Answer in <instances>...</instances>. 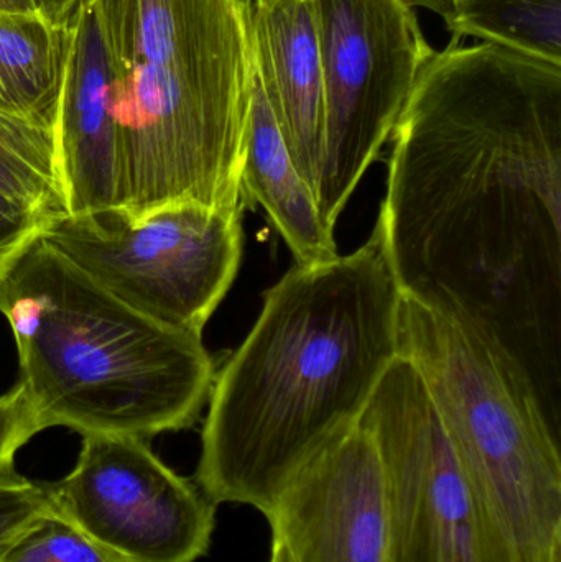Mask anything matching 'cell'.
Masks as SVG:
<instances>
[{
    "label": "cell",
    "instance_id": "9c48e42d",
    "mask_svg": "<svg viewBox=\"0 0 561 562\" xmlns=\"http://www.w3.org/2000/svg\"><path fill=\"white\" fill-rule=\"evenodd\" d=\"M45 487L49 507L124 562H197L216 508L197 482L134 436L85 435L75 469Z\"/></svg>",
    "mask_w": 561,
    "mask_h": 562
},
{
    "label": "cell",
    "instance_id": "2e32d148",
    "mask_svg": "<svg viewBox=\"0 0 561 562\" xmlns=\"http://www.w3.org/2000/svg\"><path fill=\"white\" fill-rule=\"evenodd\" d=\"M451 38H480L561 65V0H448Z\"/></svg>",
    "mask_w": 561,
    "mask_h": 562
},
{
    "label": "cell",
    "instance_id": "6da1fadb",
    "mask_svg": "<svg viewBox=\"0 0 561 562\" xmlns=\"http://www.w3.org/2000/svg\"><path fill=\"white\" fill-rule=\"evenodd\" d=\"M391 140L375 229L399 290L506 356L561 431V65L451 38Z\"/></svg>",
    "mask_w": 561,
    "mask_h": 562
},
{
    "label": "cell",
    "instance_id": "8992f818",
    "mask_svg": "<svg viewBox=\"0 0 561 562\" xmlns=\"http://www.w3.org/2000/svg\"><path fill=\"white\" fill-rule=\"evenodd\" d=\"M243 213L178 204L138 221L121 210L66 214L42 239L122 303L203 337L239 272Z\"/></svg>",
    "mask_w": 561,
    "mask_h": 562
},
{
    "label": "cell",
    "instance_id": "9a60e30c",
    "mask_svg": "<svg viewBox=\"0 0 561 562\" xmlns=\"http://www.w3.org/2000/svg\"><path fill=\"white\" fill-rule=\"evenodd\" d=\"M0 194L52 217L68 214L56 125L0 105Z\"/></svg>",
    "mask_w": 561,
    "mask_h": 562
},
{
    "label": "cell",
    "instance_id": "7a4b0ae2",
    "mask_svg": "<svg viewBox=\"0 0 561 562\" xmlns=\"http://www.w3.org/2000/svg\"><path fill=\"white\" fill-rule=\"evenodd\" d=\"M402 293L378 229L349 256L295 266L263 293L214 373L194 482L266 517L290 481L358 425L399 356Z\"/></svg>",
    "mask_w": 561,
    "mask_h": 562
},
{
    "label": "cell",
    "instance_id": "ba28073f",
    "mask_svg": "<svg viewBox=\"0 0 561 562\" xmlns=\"http://www.w3.org/2000/svg\"><path fill=\"white\" fill-rule=\"evenodd\" d=\"M359 423L384 469L391 562H494L467 475L407 359L389 366Z\"/></svg>",
    "mask_w": 561,
    "mask_h": 562
},
{
    "label": "cell",
    "instance_id": "ac0fdd59",
    "mask_svg": "<svg viewBox=\"0 0 561 562\" xmlns=\"http://www.w3.org/2000/svg\"><path fill=\"white\" fill-rule=\"evenodd\" d=\"M56 217L0 194V280L42 239Z\"/></svg>",
    "mask_w": 561,
    "mask_h": 562
},
{
    "label": "cell",
    "instance_id": "5bb4252c",
    "mask_svg": "<svg viewBox=\"0 0 561 562\" xmlns=\"http://www.w3.org/2000/svg\"><path fill=\"white\" fill-rule=\"evenodd\" d=\"M65 43L42 12H0V105L56 125Z\"/></svg>",
    "mask_w": 561,
    "mask_h": 562
},
{
    "label": "cell",
    "instance_id": "d6986e66",
    "mask_svg": "<svg viewBox=\"0 0 561 562\" xmlns=\"http://www.w3.org/2000/svg\"><path fill=\"white\" fill-rule=\"evenodd\" d=\"M38 432L25 390L16 383L0 396V482L25 479L16 472V452Z\"/></svg>",
    "mask_w": 561,
    "mask_h": 562
},
{
    "label": "cell",
    "instance_id": "603a6c76",
    "mask_svg": "<svg viewBox=\"0 0 561 562\" xmlns=\"http://www.w3.org/2000/svg\"><path fill=\"white\" fill-rule=\"evenodd\" d=\"M269 562H292L285 544L277 537H272V544H270Z\"/></svg>",
    "mask_w": 561,
    "mask_h": 562
},
{
    "label": "cell",
    "instance_id": "ffe728a7",
    "mask_svg": "<svg viewBox=\"0 0 561 562\" xmlns=\"http://www.w3.org/2000/svg\"><path fill=\"white\" fill-rule=\"evenodd\" d=\"M49 510L42 484H33L29 479L0 482V558L26 528Z\"/></svg>",
    "mask_w": 561,
    "mask_h": 562
},
{
    "label": "cell",
    "instance_id": "7402d4cb",
    "mask_svg": "<svg viewBox=\"0 0 561 562\" xmlns=\"http://www.w3.org/2000/svg\"><path fill=\"white\" fill-rule=\"evenodd\" d=\"M0 12H40L35 0H0Z\"/></svg>",
    "mask_w": 561,
    "mask_h": 562
},
{
    "label": "cell",
    "instance_id": "52a82bcc",
    "mask_svg": "<svg viewBox=\"0 0 561 562\" xmlns=\"http://www.w3.org/2000/svg\"><path fill=\"white\" fill-rule=\"evenodd\" d=\"M325 91L316 201L335 227L434 48L408 0H315Z\"/></svg>",
    "mask_w": 561,
    "mask_h": 562
},
{
    "label": "cell",
    "instance_id": "5b68a950",
    "mask_svg": "<svg viewBox=\"0 0 561 562\" xmlns=\"http://www.w3.org/2000/svg\"><path fill=\"white\" fill-rule=\"evenodd\" d=\"M399 356L430 395L494 562H561V432L526 376L473 329L404 294Z\"/></svg>",
    "mask_w": 561,
    "mask_h": 562
},
{
    "label": "cell",
    "instance_id": "44dd1931",
    "mask_svg": "<svg viewBox=\"0 0 561 562\" xmlns=\"http://www.w3.org/2000/svg\"><path fill=\"white\" fill-rule=\"evenodd\" d=\"M40 12L55 23V25L66 26L72 13L85 0H35Z\"/></svg>",
    "mask_w": 561,
    "mask_h": 562
},
{
    "label": "cell",
    "instance_id": "8fae6325",
    "mask_svg": "<svg viewBox=\"0 0 561 562\" xmlns=\"http://www.w3.org/2000/svg\"><path fill=\"white\" fill-rule=\"evenodd\" d=\"M56 131L68 214L117 210V131L94 0H85L66 23Z\"/></svg>",
    "mask_w": 561,
    "mask_h": 562
},
{
    "label": "cell",
    "instance_id": "3957f363",
    "mask_svg": "<svg viewBox=\"0 0 561 562\" xmlns=\"http://www.w3.org/2000/svg\"><path fill=\"white\" fill-rule=\"evenodd\" d=\"M128 220L178 204L244 211L253 104L247 0H94Z\"/></svg>",
    "mask_w": 561,
    "mask_h": 562
},
{
    "label": "cell",
    "instance_id": "30bf717a",
    "mask_svg": "<svg viewBox=\"0 0 561 562\" xmlns=\"http://www.w3.org/2000/svg\"><path fill=\"white\" fill-rule=\"evenodd\" d=\"M292 562H391L381 454L358 423L329 442L266 515Z\"/></svg>",
    "mask_w": 561,
    "mask_h": 562
},
{
    "label": "cell",
    "instance_id": "7c38bea8",
    "mask_svg": "<svg viewBox=\"0 0 561 562\" xmlns=\"http://www.w3.org/2000/svg\"><path fill=\"white\" fill-rule=\"evenodd\" d=\"M254 66L293 164L318 190L325 91L315 0H247Z\"/></svg>",
    "mask_w": 561,
    "mask_h": 562
},
{
    "label": "cell",
    "instance_id": "277c9868",
    "mask_svg": "<svg viewBox=\"0 0 561 562\" xmlns=\"http://www.w3.org/2000/svg\"><path fill=\"white\" fill-rule=\"evenodd\" d=\"M0 313L40 431L150 439L206 406L216 367L203 337L122 303L43 239L0 280Z\"/></svg>",
    "mask_w": 561,
    "mask_h": 562
},
{
    "label": "cell",
    "instance_id": "4fadbf2b",
    "mask_svg": "<svg viewBox=\"0 0 561 562\" xmlns=\"http://www.w3.org/2000/svg\"><path fill=\"white\" fill-rule=\"evenodd\" d=\"M244 204L263 207L296 266H316L339 256L335 227L323 217L312 190L290 157L254 66L249 137L243 167Z\"/></svg>",
    "mask_w": 561,
    "mask_h": 562
},
{
    "label": "cell",
    "instance_id": "e0dca14e",
    "mask_svg": "<svg viewBox=\"0 0 561 562\" xmlns=\"http://www.w3.org/2000/svg\"><path fill=\"white\" fill-rule=\"evenodd\" d=\"M0 562H124L55 510L26 528Z\"/></svg>",
    "mask_w": 561,
    "mask_h": 562
}]
</instances>
